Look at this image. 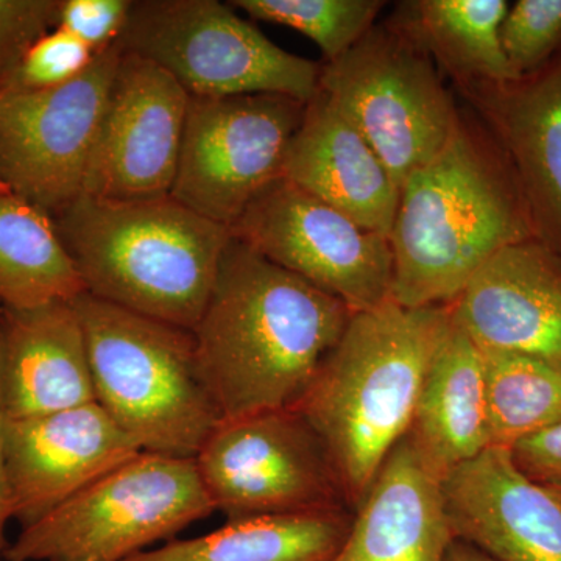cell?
<instances>
[{
  "mask_svg": "<svg viewBox=\"0 0 561 561\" xmlns=\"http://www.w3.org/2000/svg\"><path fill=\"white\" fill-rule=\"evenodd\" d=\"M353 311L231 238L195 324V353L221 421L294 409Z\"/></svg>",
  "mask_w": 561,
  "mask_h": 561,
  "instance_id": "1",
  "label": "cell"
},
{
  "mask_svg": "<svg viewBox=\"0 0 561 561\" xmlns=\"http://www.w3.org/2000/svg\"><path fill=\"white\" fill-rule=\"evenodd\" d=\"M535 239L522 187L481 121L460 108L451 138L402 184L389 241L390 300L449 306L502 249Z\"/></svg>",
  "mask_w": 561,
  "mask_h": 561,
  "instance_id": "2",
  "label": "cell"
},
{
  "mask_svg": "<svg viewBox=\"0 0 561 561\" xmlns=\"http://www.w3.org/2000/svg\"><path fill=\"white\" fill-rule=\"evenodd\" d=\"M454 324L449 306L394 301L353 312L295 405L330 454L348 505H359L411 430L421 387Z\"/></svg>",
  "mask_w": 561,
  "mask_h": 561,
  "instance_id": "3",
  "label": "cell"
},
{
  "mask_svg": "<svg viewBox=\"0 0 561 561\" xmlns=\"http://www.w3.org/2000/svg\"><path fill=\"white\" fill-rule=\"evenodd\" d=\"M54 221L87 294L190 331L232 238L171 195L117 202L83 194Z\"/></svg>",
  "mask_w": 561,
  "mask_h": 561,
  "instance_id": "4",
  "label": "cell"
},
{
  "mask_svg": "<svg viewBox=\"0 0 561 561\" xmlns=\"http://www.w3.org/2000/svg\"><path fill=\"white\" fill-rule=\"evenodd\" d=\"M90 353L95 402L142 453L194 459L221 423L194 334L92 295L72 300Z\"/></svg>",
  "mask_w": 561,
  "mask_h": 561,
  "instance_id": "5",
  "label": "cell"
},
{
  "mask_svg": "<svg viewBox=\"0 0 561 561\" xmlns=\"http://www.w3.org/2000/svg\"><path fill=\"white\" fill-rule=\"evenodd\" d=\"M213 513L194 459L142 453L22 527L5 561H127Z\"/></svg>",
  "mask_w": 561,
  "mask_h": 561,
  "instance_id": "6",
  "label": "cell"
},
{
  "mask_svg": "<svg viewBox=\"0 0 561 561\" xmlns=\"http://www.w3.org/2000/svg\"><path fill=\"white\" fill-rule=\"evenodd\" d=\"M179 81L191 98L279 94L308 103L321 62L280 49L219 0H133L119 41Z\"/></svg>",
  "mask_w": 561,
  "mask_h": 561,
  "instance_id": "7",
  "label": "cell"
},
{
  "mask_svg": "<svg viewBox=\"0 0 561 561\" xmlns=\"http://www.w3.org/2000/svg\"><path fill=\"white\" fill-rule=\"evenodd\" d=\"M319 88L400 190L437 157L459 119L460 106L430 55L387 21L337 60L321 62Z\"/></svg>",
  "mask_w": 561,
  "mask_h": 561,
  "instance_id": "8",
  "label": "cell"
},
{
  "mask_svg": "<svg viewBox=\"0 0 561 561\" xmlns=\"http://www.w3.org/2000/svg\"><path fill=\"white\" fill-rule=\"evenodd\" d=\"M194 460L228 522L348 507L330 454L297 409L221 421Z\"/></svg>",
  "mask_w": 561,
  "mask_h": 561,
  "instance_id": "9",
  "label": "cell"
},
{
  "mask_svg": "<svg viewBox=\"0 0 561 561\" xmlns=\"http://www.w3.org/2000/svg\"><path fill=\"white\" fill-rule=\"evenodd\" d=\"M306 103L279 94L191 98L171 197L231 228L284 160Z\"/></svg>",
  "mask_w": 561,
  "mask_h": 561,
  "instance_id": "10",
  "label": "cell"
},
{
  "mask_svg": "<svg viewBox=\"0 0 561 561\" xmlns=\"http://www.w3.org/2000/svg\"><path fill=\"white\" fill-rule=\"evenodd\" d=\"M231 236L265 260L334 295L353 312L390 300L389 238L280 179L247 206Z\"/></svg>",
  "mask_w": 561,
  "mask_h": 561,
  "instance_id": "11",
  "label": "cell"
},
{
  "mask_svg": "<svg viewBox=\"0 0 561 561\" xmlns=\"http://www.w3.org/2000/svg\"><path fill=\"white\" fill-rule=\"evenodd\" d=\"M121 57L116 43L62 87L0 92V184L51 219L83 195Z\"/></svg>",
  "mask_w": 561,
  "mask_h": 561,
  "instance_id": "12",
  "label": "cell"
},
{
  "mask_svg": "<svg viewBox=\"0 0 561 561\" xmlns=\"http://www.w3.org/2000/svg\"><path fill=\"white\" fill-rule=\"evenodd\" d=\"M190 99L171 73L122 50L95 133L83 194L117 202L168 197Z\"/></svg>",
  "mask_w": 561,
  "mask_h": 561,
  "instance_id": "13",
  "label": "cell"
},
{
  "mask_svg": "<svg viewBox=\"0 0 561 561\" xmlns=\"http://www.w3.org/2000/svg\"><path fill=\"white\" fill-rule=\"evenodd\" d=\"M142 454L98 402L7 421L5 476L11 519L31 526Z\"/></svg>",
  "mask_w": 561,
  "mask_h": 561,
  "instance_id": "14",
  "label": "cell"
},
{
  "mask_svg": "<svg viewBox=\"0 0 561 561\" xmlns=\"http://www.w3.org/2000/svg\"><path fill=\"white\" fill-rule=\"evenodd\" d=\"M454 90L511 162L535 239L561 256V51L527 76Z\"/></svg>",
  "mask_w": 561,
  "mask_h": 561,
  "instance_id": "15",
  "label": "cell"
},
{
  "mask_svg": "<svg viewBox=\"0 0 561 561\" xmlns=\"http://www.w3.org/2000/svg\"><path fill=\"white\" fill-rule=\"evenodd\" d=\"M456 540L494 561H561V500L490 446L442 482Z\"/></svg>",
  "mask_w": 561,
  "mask_h": 561,
  "instance_id": "16",
  "label": "cell"
},
{
  "mask_svg": "<svg viewBox=\"0 0 561 561\" xmlns=\"http://www.w3.org/2000/svg\"><path fill=\"white\" fill-rule=\"evenodd\" d=\"M451 309L481 350L561 360V256L537 239L505 247Z\"/></svg>",
  "mask_w": 561,
  "mask_h": 561,
  "instance_id": "17",
  "label": "cell"
},
{
  "mask_svg": "<svg viewBox=\"0 0 561 561\" xmlns=\"http://www.w3.org/2000/svg\"><path fill=\"white\" fill-rule=\"evenodd\" d=\"M0 402L7 421L95 402L90 353L72 301L0 306Z\"/></svg>",
  "mask_w": 561,
  "mask_h": 561,
  "instance_id": "18",
  "label": "cell"
},
{
  "mask_svg": "<svg viewBox=\"0 0 561 561\" xmlns=\"http://www.w3.org/2000/svg\"><path fill=\"white\" fill-rule=\"evenodd\" d=\"M283 176L360 227L389 238L400 186L368 140L320 88L306 103Z\"/></svg>",
  "mask_w": 561,
  "mask_h": 561,
  "instance_id": "19",
  "label": "cell"
},
{
  "mask_svg": "<svg viewBox=\"0 0 561 561\" xmlns=\"http://www.w3.org/2000/svg\"><path fill=\"white\" fill-rule=\"evenodd\" d=\"M442 482L405 435L362 497L332 561H446L456 538Z\"/></svg>",
  "mask_w": 561,
  "mask_h": 561,
  "instance_id": "20",
  "label": "cell"
},
{
  "mask_svg": "<svg viewBox=\"0 0 561 561\" xmlns=\"http://www.w3.org/2000/svg\"><path fill=\"white\" fill-rule=\"evenodd\" d=\"M408 438L442 481L490 448L483 353L456 321L424 378Z\"/></svg>",
  "mask_w": 561,
  "mask_h": 561,
  "instance_id": "21",
  "label": "cell"
},
{
  "mask_svg": "<svg viewBox=\"0 0 561 561\" xmlns=\"http://www.w3.org/2000/svg\"><path fill=\"white\" fill-rule=\"evenodd\" d=\"M505 0H408L387 22L426 51L453 88L515 79L501 43Z\"/></svg>",
  "mask_w": 561,
  "mask_h": 561,
  "instance_id": "22",
  "label": "cell"
},
{
  "mask_svg": "<svg viewBox=\"0 0 561 561\" xmlns=\"http://www.w3.org/2000/svg\"><path fill=\"white\" fill-rule=\"evenodd\" d=\"M346 511L256 516L191 540H173L127 561H332L348 537Z\"/></svg>",
  "mask_w": 561,
  "mask_h": 561,
  "instance_id": "23",
  "label": "cell"
},
{
  "mask_svg": "<svg viewBox=\"0 0 561 561\" xmlns=\"http://www.w3.org/2000/svg\"><path fill=\"white\" fill-rule=\"evenodd\" d=\"M84 291L49 214L0 187V306L38 308Z\"/></svg>",
  "mask_w": 561,
  "mask_h": 561,
  "instance_id": "24",
  "label": "cell"
},
{
  "mask_svg": "<svg viewBox=\"0 0 561 561\" xmlns=\"http://www.w3.org/2000/svg\"><path fill=\"white\" fill-rule=\"evenodd\" d=\"M483 353L490 446L516 443L561 423V360L511 351Z\"/></svg>",
  "mask_w": 561,
  "mask_h": 561,
  "instance_id": "25",
  "label": "cell"
},
{
  "mask_svg": "<svg viewBox=\"0 0 561 561\" xmlns=\"http://www.w3.org/2000/svg\"><path fill=\"white\" fill-rule=\"evenodd\" d=\"M251 20L294 28L316 43L323 62L341 58L378 24L382 0H231Z\"/></svg>",
  "mask_w": 561,
  "mask_h": 561,
  "instance_id": "26",
  "label": "cell"
},
{
  "mask_svg": "<svg viewBox=\"0 0 561 561\" xmlns=\"http://www.w3.org/2000/svg\"><path fill=\"white\" fill-rule=\"evenodd\" d=\"M501 43L515 77L540 69L561 51V0H518L508 7Z\"/></svg>",
  "mask_w": 561,
  "mask_h": 561,
  "instance_id": "27",
  "label": "cell"
},
{
  "mask_svg": "<svg viewBox=\"0 0 561 561\" xmlns=\"http://www.w3.org/2000/svg\"><path fill=\"white\" fill-rule=\"evenodd\" d=\"M94 58V51L83 41L57 27L33 44L0 92L62 87L90 68Z\"/></svg>",
  "mask_w": 561,
  "mask_h": 561,
  "instance_id": "28",
  "label": "cell"
},
{
  "mask_svg": "<svg viewBox=\"0 0 561 561\" xmlns=\"http://www.w3.org/2000/svg\"><path fill=\"white\" fill-rule=\"evenodd\" d=\"M61 0H0V91L39 38L58 27Z\"/></svg>",
  "mask_w": 561,
  "mask_h": 561,
  "instance_id": "29",
  "label": "cell"
},
{
  "mask_svg": "<svg viewBox=\"0 0 561 561\" xmlns=\"http://www.w3.org/2000/svg\"><path fill=\"white\" fill-rule=\"evenodd\" d=\"M133 0H61L58 27L83 41L95 55L119 41Z\"/></svg>",
  "mask_w": 561,
  "mask_h": 561,
  "instance_id": "30",
  "label": "cell"
},
{
  "mask_svg": "<svg viewBox=\"0 0 561 561\" xmlns=\"http://www.w3.org/2000/svg\"><path fill=\"white\" fill-rule=\"evenodd\" d=\"M508 451L531 481L561 490V423L524 438Z\"/></svg>",
  "mask_w": 561,
  "mask_h": 561,
  "instance_id": "31",
  "label": "cell"
},
{
  "mask_svg": "<svg viewBox=\"0 0 561 561\" xmlns=\"http://www.w3.org/2000/svg\"><path fill=\"white\" fill-rule=\"evenodd\" d=\"M5 424L2 402H0V561H5V552L10 542L7 541V524L11 522L9 496H7L5 476Z\"/></svg>",
  "mask_w": 561,
  "mask_h": 561,
  "instance_id": "32",
  "label": "cell"
},
{
  "mask_svg": "<svg viewBox=\"0 0 561 561\" xmlns=\"http://www.w3.org/2000/svg\"><path fill=\"white\" fill-rule=\"evenodd\" d=\"M446 561H494L489 556L476 549L474 546L468 545L460 540H454L449 548Z\"/></svg>",
  "mask_w": 561,
  "mask_h": 561,
  "instance_id": "33",
  "label": "cell"
},
{
  "mask_svg": "<svg viewBox=\"0 0 561 561\" xmlns=\"http://www.w3.org/2000/svg\"><path fill=\"white\" fill-rule=\"evenodd\" d=\"M553 491H556L557 494H559V497L561 500V490H556V489H552Z\"/></svg>",
  "mask_w": 561,
  "mask_h": 561,
  "instance_id": "34",
  "label": "cell"
},
{
  "mask_svg": "<svg viewBox=\"0 0 561 561\" xmlns=\"http://www.w3.org/2000/svg\"><path fill=\"white\" fill-rule=\"evenodd\" d=\"M0 187H3L2 184H0ZM5 190H7V187H5Z\"/></svg>",
  "mask_w": 561,
  "mask_h": 561,
  "instance_id": "35",
  "label": "cell"
}]
</instances>
